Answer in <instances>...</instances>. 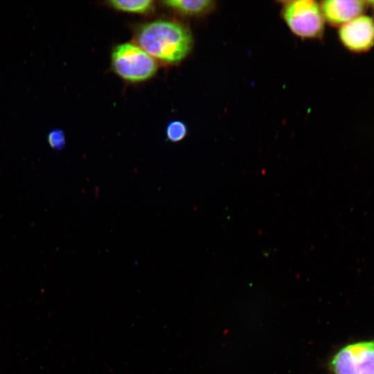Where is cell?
Here are the masks:
<instances>
[{"label": "cell", "instance_id": "cell-7", "mask_svg": "<svg viewBox=\"0 0 374 374\" xmlns=\"http://www.w3.org/2000/svg\"><path fill=\"white\" fill-rule=\"evenodd\" d=\"M162 6L184 17H202L210 13L216 3L210 0H168L162 1Z\"/></svg>", "mask_w": 374, "mask_h": 374}, {"label": "cell", "instance_id": "cell-10", "mask_svg": "<svg viewBox=\"0 0 374 374\" xmlns=\"http://www.w3.org/2000/svg\"><path fill=\"white\" fill-rule=\"evenodd\" d=\"M48 140L50 145L56 150L62 149L65 145V136L60 130H54L49 132Z\"/></svg>", "mask_w": 374, "mask_h": 374}, {"label": "cell", "instance_id": "cell-5", "mask_svg": "<svg viewBox=\"0 0 374 374\" xmlns=\"http://www.w3.org/2000/svg\"><path fill=\"white\" fill-rule=\"evenodd\" d=\"M343 46L355 54L369 52L374 47V17L364 14L339 28Z\"/></svg>", "mask_w": 374, "mask_h": 374}, {"label": "cell", "instance_id": "cell-11", "mask_svg": "<svg viewBox=\"0 0 374 374\" xmlns=\"http://www.w3.org/2000/svg\"><path fill=\"white\" fill-rule=\"evenodd\" d=\"M369 6H371L373 8V10L374 12V1H368Z\"/></svg>", "mask_w": 374, "mask_h": 374}, {"label": "cell", "instance_id": "cell-2", "mask_svg": "<svg viewBox=\"0 0 374 374\" xmlns=\"http://www.w3.org/2000/svg\"><path fill=\"white\" fill-rule=\"evenodd\" d=\"M113 71L130 82H141L154 75L158 69L157 60L136 43H123L112 52Z\"/></svg>", "mask_w": 374, "mask_h": 374}, {"label": "cell", "instance_id": "cell-9", "mask_svg": "<svg viewBox=\"0 0 374 374\" xmlns=\"http://www.w3.org/2000/svg\"><path fill=\"white\" fill-rule=\"evenodd\" d=\"M188 130L186 124L180 121L170 122L166 129V135L168 141L177 143L183 140L187 135Z\"/></svg>", "mask_w": 374, "mask_h": 374}, {"label": "cell", "instance_id": "cell-6", "mask_svg": "<svg viewBox=\"0 0 374 374\" xmlns=\"http://www.w3.org/2000/svg\"><path fill=\"white\" fill-rule=\"evenodd\" d=\"M321 9L330 26L341 27L368 9V1L359 0H326L321 2Z\"/></svg>", "mask_w": 374, "mask_h": 374}, {"label": "cell", "instance_id": "cell-1", "mask_svg": "<svg viewBox=\"0 0 374 374\" xmlns=\"http://www.w3.org/2000/svg\"><path fill=\"white\" fill-rule=\"evenodd\" d=\"M134 40L156 60L177 64L191 51L193 38L184 24L171 19H157L139 25Z\"/></svg>", "mask_w": 374, "mask_h": 374}, {"label": "cell", "instance_id": "cell-3", "mask_svg": "<svg viewBox=\"0 0 374 374\" xmlns=\"http://www.w3.org/2000/svg\"><path fill=\"white\" fill-rule=\"evenodd\" d=\"M282 17L290 30L303 39H321L325 19L320 5L313 0L284 1Z\"/></svg>", "mask_w": 374, "mask_h": 374}, {"label": "cell", "instance_id": "cell-4", "mask_svg": "<svg viewBox=\"0 0 374 374\" xmlns=\"http://www.w3.org/2000/svg\"><path fill=\"white\" fill-rule=\"evenodd\" d=\"M330 366L335 374H374V341L345 346L334 356Z\"/></svg>", "mask_w": 374, "mask_h": 374}, {"label": "cell", "instance_id": "cell-8", "mask_svg": "<svg viewBox=\"0 0 374 374\" xmlns=\"http://www.w3.org/2000/svg\"><path fill=\"white\" fill-rule=\"evenodd\" d=\"M106 3L116 10L141 15L148 14L154 8L152 0H112Z\"/></svg>", "mask_w": 374, "mask_h": 374}]
</instances>
